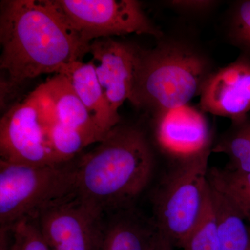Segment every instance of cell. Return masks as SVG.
I'll use <instances>...</instances> for the list:
<instances>
[{"instance_id":"cell-1","label":"cell","mask_w":250,"mask_h":250,"mask_svg":"<svg viewBox=\"0 0 250 250\" xmlns=\"http://www.w3.org/2000/svg\"><path fill=\"white\" fill-rule=\"evenodd\" d=\"M0 68L17 85L43 74H58L89 52L55 0L1 1Z\"/></svg>"},{"instance_id":"cell-2","label":"cell","mask_w":250,"mask_h":250,"mask_svg":"<svg viewBox=\"0 0 250 250\" xmlns=\"http://www.w3.org/2000/svg\"><path fill=\"white\" fill-rule=\"evenodd\" d=\"M154 169V152L143 130L119 123L75 162V195L104 215L131 208Z\"/></svg>"},{"instance_id":"cell-3","label":"cell","mask_w":250,"mask_h":250,"mask_svg":"<svg viewBox=\"0 0 250 250\" xmlns=\"http://www.w3.org/2000/svg\"><path fill=\"white\" fill-rule=\"evenodd\" d=\"M213 72L208 59L187 44L162 41L153 49L141 47L129 102L156 115L188 104Z\"/></svg>"},{"instance_id":"cell-4","label":"cell","mask_w":250,"mask_h":250,"mask_svg":"<svg viewBox=\"0 0 250 250\" xmlns=\"http://www.w3.org/2000/svg\"><path fill=\"white\" fill-rule=\"evenodd\" d=\"M75 194V162L48 165L0 160V224L36 220L49 206Z\"/></svg>"},{"instance_id":"cell-5","label":"cell","mask_w":250,"mask_h":250,"mask_svg":"<svg viewBox=\"0 0 250 250\" xmlns=\"http://www.w3.org/2000/svg\"><path fill=\"white\" fill-rule=\"evenodd\" d=\"M211 151L178 159L153 195V221L173 246L182 248L202 214L209 191Z\"/></svg>"},{"instance_id":"cell-6","label":"cell","mask_w":250,"mask_h":250,"mask_svg":"<svg viewBox=\"0 0 250 250\" xmlns=\"http://www.w3.org/2000/svg\"><path fill=\"white\" fill-rule=\"evenodd\" d=\"M51 123L39 86L1 118L0 160L30 165L59 164L49 141Z\"/></svg>"},{"instance_id":"cell-7","label":"cell","mask_w":250,"mask_h":250,"mask_svg":"<svg viewBox=\"0 0 250 250\" xmlns=\"http://www.w3.org/2000/svg\"><path fill=\"white\" fill-rule=\"evenodd\" d=\"M65 18L88 43L97 39L130 34L158 39L162 31L145 14L136 0H55Z\"/></svg>"},{"instance_id":"cell-8","label":"cell","mask_w":250,"mask_h":250,"mask_svg":"<svg viewBox=\"0 0 250 250\" xmlns=\"http://www.w3.org/2000/svg\"><path fill=\"white\" fill-rule=\"evenodd\" d=\"M104 216L74 194L49 206L36 220L50 250H99Z\"/></svg>"},{"instance_id":"cell-9","label":"cell","mask_w":250,"mask_h":250,"mask_svg":"<svg viewBox=\"0 0 250 250\" xmlns=\"http://www.w3.org/2000/svg\"><path fill=\"white\" fill-rule=\"evenodd\" d=\"M139 46L113 38L92 41L89 52L93 57L99 82L111 109H118L131 100L139 62Z\"/></svg>"},{"instance_id":"cell-10","label":"cell","mask_w":250,"mask_h":250,"mask_svg":"<svg viewBox=\"0 0 250 250\" xmlns=\"http://www.w3.org/2000/svg\"><path fill=\"white\" fill-rule=\"evenodd\" d=\"M205 113L238 123L250 111V59L241 55L235 62L212 72L200 94Z\"/></svg>"},{"instance_id":"cell-11","label":"cell","mask_w":250,"mask_h":250,"mask_svg":"<svg viewBox=\"0 0 250 250\" xmlns=\"http://www.w3.org/2000/svg\"><path fill=\"white\" fill-rule=\"evenodd\" d=\"M205 112L187 104L156 115V137L164 152L177 159L210 148L209 125Z\"/></svg>"},{"instance_id":"cell-12","label":"cell","mask_w":250,"mask_h":250,"mask_svg":"<svg viewBox=\"0 0 250 250\" xmlns=\"http://www.w3.org/2000/svg\"><path fill=\"white\" fill-rule=\"evenodd\" d=\"M58 74L68 80L104 138L119 124L121 117L110 106L99 82L93 61L72 62L62 67Z\"/></svg>"},{"instance_id":"cell-13","label":"cell","mask_w":250,"mask_h":250,"mask_svg":"<svg viewBox=\"0 0 250 250\" xmlns=\"http://www.w3.org/2000/svg\"><path fill=\"white\" fill-rule=\"evenodd\" d=\"M99 250H153L159 230L133 208H125L108 214Z\"/></svg>"},{"instance_id":"cell-14","label":"cell","mask_w":250,"mask_h":250,"mask_svg":"<svg viewBox=\"0 0 250 250\" xmlns=\"http://www.w3.org/2000/svg\"><path fill=\"white\" fill-rule=\"evenodd\" d=\"M42 85L53 104L56 122L76 130L90 144L104 139L66 77L55 74Z\"/></svg>"},{"instance_id":"cell-15","label":"cell","mask_w":250,"mask_h":250,"mask_svg":"<svg viewBox=\"0 0 250 250\" xmlns=\"http://www.w3.org/2000/svg\"><path fill=\"white\" fill-rule=\"evenodd\" d=\"M209 187L218 225L220 250H250L249 223L226 197L210 184Z\"/></svg>"},{"instance_id":"cell-16","label":"cell","mask_w":250,"mask_h":250,"mask_svg":"<svg viewBox=\"0 0 250 250\" xmlns=\"http://www.w3.org/2000/svg\"><path fill=\"white\" fill-rule=\"evenodd\" d=\"M208 183L226 197L250 225V173L212 167Z\"/></svg>"},{"instance_id":"cell-17","label":"cell","mask_w":250,"mask_h":250,"mask_svg":"<svg viewBox=\"0 0 250 250\" xmlns=\"http://www.w3.org/2000/svg\"><path fill=\"white\" fill-rule=\"evenodd\" d=\"M233 128L212 152L228 156V168L250 173V119L233 123Z\"/></svg>"},{"instance_id":"cell-18","label":"cell","mask_w":250,"mask_h":250,"mask_svg":"<svg viewBox=\"0 0 250 250\" xmlns=\"http://www.w3.org/2000/svg\"><path fill=\"white\" fill-rule=\"evenodd\" d=\"M182 248L184 250H220L218 225L210 187L202 214Z\"/></svg>"},{"instance_id":"cell-19","label":"cell","mask_w":250,"mask_h":250,"mask_svg":"<svg viewBox=\"0 0 250 250\" xmlns=\"http://www.w3.org/2000/svg\"><path fill=\"white\" fill-rule=\"evenodd\" d=\"M1 250H50L36 220L27 219L1 228Z\"/></svg>"},{"instance_id":"cell-20","label":"cell","mask_w":250,"mask_h":250,"mask_svg":"<svg viewBox=\"0 0 250 250\" xmlns=\"http://www.w3.org/2000/svg\"><path fill=\"white\" fill-rule=\"evenodd\" d=\"M49 136L54 157L59 164L72 161L90 145L83 135L58 122L54 121L49 126Z\"/></svg>"},{"instance_id":"cell-21","label":"cell","mask_w":250,"mask_h":250,"mask_svg":"<svg viewBox=\"0 0 250 250\" xmlns=\"http://www.w3.org/2000/svg\"><path fill=\"white\" fill-rule=\"evenodd\" d=\"M229 38L250 59V0L236 3L230 16Z\"/></svg>"},{"instance_id":"cell-22","label":"cell","mask_w":250,"mask_h":250,"mask_svg":"<svg viewBox=\"0 0 250 250\" xmlns=\"http://www.w3.org/2000/svg\"><path fill=\"white\" fill-rule=\"evenodd\" d=\"M168 4L174 9L188 12H202L213 7L214 1L208 0H174L168 1Z\"/></svg>"},{"instance_id":"cell-23","label":"cell","mask_w":250,"mask_h":250,"mask_svg":"<svg viewBox=\"0 0 250 250\" xmlns=\"http://www.w3.org/2000/svg\"><path fill=\"white\" fill-rule=\"evenodd\" d=\"M172 246L173 244L172 242L159 231L157 240L153 250H173Z\"/></svg>"},{"instance_id":"cell-24","label":"cell","mask_w":250,"mask_h":250,"mask_svg":"<svg viewBox=\"0 0 250 250\" xmlns=\"http://www.w3.org/2000/svg\"></svg>"}]
</instances>
